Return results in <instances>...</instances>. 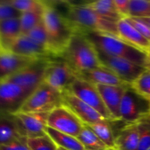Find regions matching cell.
Instances as JSON below:
<instances>
[{
  "label": "cell",
  "mask_w": 150,
  "mask_h": 150,
  "mask_svg": "<svg viewBox=\"0 0 150 150\" xmlns=\"http://www.w3.org/2000/svg\"><path fill=\"white\" fill-rule=\"evenodd\" d=\"M100 52L125 59L138 65L150 68L149 54L130 45L119 37L100 32L81 31Z\"/></svg>",
  "instance_id": "cell-1"
},
{
  "label": "cell",
  "mask_w": 150,
  "mask_h": 150,
  "mask_svg": "<svg viewBox=\"0 0 150 150\" xmlns=\"http://www.w3.org/2000/svg\"><path fill=\"white\" fill-rule=\"evenodd\" d=\"M42 23L54 56L61 58L70 39L78 29L65 15L59 11L49 1H47L44 10Z\"/></svg>",
  "instance_id": "cell-2"
},
{
  "label": "cell",
  "mask_w": 150,
  "mask_h": 150,
  "mask_svg": "<svg viewBox=\"0 0 150 150\" xmlns=\"http://www.w3.org/2000/svg\"><path fill=\"white\" fill-rule=\"evenodd\" d=\"M61 58L78 74L102 65L98 50L80 30L73 35Z\"/></svg>",
  "instance_id": "cell-3"
},
{
  "label": "cell",
  "mask_w": 150,
  "mask_h": 150,
  "mask_svg": "<svg viewBox=\"0 0 150 150\" xmlns=\"http://www.w3.org/2000/svg\"><path fill=\"white\" fill-rule=\"evenodd\" d=\"M65 7L67 8L65 16L78 30L103 32L119 37L118 21L103 17L85 4L67 2Z\"/></svg>",
  "instance_id": "cell-4"
},
{
  "label": "cell",
  "mask_w": 150,
  "mask_h": 150,
  "mask_svg": "<svg viewBox=\"0 0 150 150\" xmlns=\"http://www.w3.org/2000/svg\"><path fill=\"white\" fill-rule=\"evenodd\" d=\"M62 104H63L62 94L42 83L28 97L19 111L49 113Z\"/></svg>",
  "instance_id": "cell-5"
},
{
  "label": "cell",
  "mask_w": 150,
  "mask_h": 150,
  "mask_svg": "<svg viewBox=\"0 0 150 150\" xmlns=\"http://www.w3.org/2000/svg\"><path fill=\"white\" fill-rule=\"evenodd\" d=\"M77 78L78 73L62 58H51L45 70L43 83L62 94L68 91Z\"/></svg>",
  "instance_id": "cell-6"
},
{
  "label": "cell",
  "mask_w": 150,
  "mask_h": 150,
  "mask_svg": "<svg viewBox=\"0 0 150 150\" xmlns=\"http://www.w3.org/2000/svg\"><path fill=\"white\" fill-rule=\"evenodd\" d=\"M150 114V101L139 95L131 85L127 86L120 105L121 120L125 123H136Z\"/></svg>",
  "instance_id": "cell-7"
},
{
  "label": "cell",
  "mask_w": 150,
  "mask_h": 150,
  "mask_svg": "<svg viewBox=\"0 0 150 150\" xmlns=\"http://www.w3.org/2000/svg\"><path fill=\"white\" fill-rule=\"evenodd\" d=\"M50 59L36 60L4 80L18 85L31 95L43 83L45 72Z\"/></svg>",
  "instance_id": "cell-8"
},
{
  "label": "cell",
  "mask_w": 150,
  "mask_h": 150,
  "mask_svg": "<svg viewBox=\"0 0 150 150\" xmlns=\"http://www.w3.org/2000/svg\"><path fill=\"white\" fill-rule=\"evenodd\" d=\"M48 127L77 138L84 124L64 103L54 108L48 114Z\"/></svg>",
  "instance_id": "cell-9"
},
{
  "label": "cell",
  "mask_w": 150,
  "mask_h": 150,
  "mask_svg": "<svg viewBox=\"0 0 150 150\" xmlns=\"http://www.w3.org/2000/svg\"><path fill=\"white\" fill-rule=\"evenodd\" d=\"M68 92L92 107L105 120L114 121L95 84L79 77L70 85Z\"/></svg>",
  "instance_id": "cell-10"
},
{
  "label": "cell",
  "mask_w": 150,
  "mask_h": 150,
  "mask_svg": "<svg viewBox=\"0 0 150 150\" xmlns=\"http://www.w3.org/2000/svg\"><path fill=\"white\" fill-rule=\"evenodd\" d=\"M98 52L102 65L110 69L128 84L131 85L140 75L148 69L125 59L108 56L98 51Z\"/></svg>",
  "instance_id": "cell-11"
},
{
  "label": "cell",
  "mask_w": 150,
  "mask_h": 150,
  "mask_svg": "<svg viewBox=\"0 0 150 150\" xmlns=\"http://www.w3.org/2000/svg\"><path fill=\"white\" fill-rule=\"evenodd\" d=\"M29 95L18 85L10 81H0V112H18Z\"/></svg>",
  "instance_id": "cell-12"
},
{
  "label": "cell",
  "mask_w": 150,
  "mask_h": 150,
  "mask_svg": "<svg viewBox=\"0 0 150 150\" xmlns=\"http://www.w3.org/2000/svg\"><path fill=\"white\" fill-rule=\"evenodd\" d=\"M50 113V112H49ZM49 113H14L25 136L36 138L47 134V120Z\"/></svg>",
  "instance_id": "cell-13"
},
{
  "label": "cell",
  "mask_w": 150,
  "mask_h": 150,
  "mask_svg": "<svg viewBox=\"0 0 150 150\" xmlns=\"http://www.w3.org/2000/svg\"><path fill=\"white\" fill-rule=\"evenodd\" d=\"M62 100L63 103L67 105L84 125H89L105 120L96 110L68 91L62 93Z\"/></svg>",
  "instance_id": "cell-14"
},
{
  "label": "cell",
  "mask_w": 150,
  "mask_h": 150,
  "mask_svg": "<svg viewBox=\"0 0 150 150\" xmlns=\"http://www.w3.org/2000/svg\"><path fill=\"white\" fill-rule=\"evenodd\" d=\"M103 101L114 121H122L120 116V105L127 86H108L95 84Z\"/></svg>",
  "instance_id": "cell-15"
},
{
  "label": "cell",
  "mask_w": 150,
  "mask_h": 150,
  "mask_svg": "<svg viewBox=\"0 0 150 150\" xmlns=\"http://www.w3.org/2000/svg\"><path fill=\"white\" fill-rule=\"evenodd\" d=\"M9 51L33 59L54 58L41 45L26 35H21L10 47Z\"/></svg>",
  "instance_id": "cell-16"
},
{
  "label": "cell",
  "mask_w": 150,
  "mask_h": 150,
  "mask_svg": "<svg viewBox=\"0 0 150 150\" xmlns=\"http://www.w3.org/2000/svg\"><path fill=\"white\" fill-rule=\"evenodd\" d=\"M25 137L16 116L11 113L0 112V146Z\"/></svg>",
  "instance_id": "cell-17"
},
{
  "label": "cell",
  "mask_w": 150,
  "mask_h": 150,
  "mask_svg": "<svg viewBox=\"0 0 150 150\" xmlns=\"http://www.w3.org/2000/svg\"><path fill=\"white\" fill-rule=\"evenodd\" d=\"M36 60L10 51L0 52V81L7 79Z\"/></svg>",
  "instance_id": "cell-18"
},
{
  "label": "cell",
  "mask_w": 150,
  "mask_h": 150,
  "mask_svg": "<svg viewBox=\"0 0 150 150\" xmlns=\"http://www.w3.org/2000/svg\"><path fill=\"white\" fill-rule=\"evenodd\" d=\"M79 78L88 81L94 84L108 86H127L130 85L122 80L117 75L108 67L101 65L97 68L78 74Z\"/></svg>",
  "instance_id": "cell-19"
},
{
  "label": "cell",
  "mask_w": 150,
  "mask_h": 150,
  "mask_svg": "<svg viewBox=\"0 0 150 150\" xmlns=\"http://www.w3.org/2000/svg\"><path fill=\"white\" fill-rule=\"evenodd\" d=\"M117 29L120 39L149 54L150 41L136 30L125 18H123L117 22Z\"/></svg>",
  "instance_id": "cell-20"
},
{
  "label": "cell",
  "mask_w": 150,
  "mask_h": 150,
  "mask_svg": "<svg viewBox=\"0 0 150 150\" xmlns=\"http://www.w3.org/2000/svg\"><path fill=\"white\" fill-rule=\"evenodd\" d=\"M139 132L137 123H125L115 136L116 150H138Z\"/></svg>",
  "instance_id": "cell-21"
},
{
  "label": "cell",
  "mask_w": 150,
  "mask_h": 150,
  "mask_svg": "<svg viewBox=\"0 0 150 150\" xmlns=\"http://www.w3.org/2000/svg\"><path fill=\"white\" fill-rule=\"evenodd\" d=\"M21 35L20 18L0 21V44L4 51H9L12 45Z\"/></svg>",
  "instance_id": "cell-22"
},
{
  "label": "cell",
  "mask_w": 150,
  "mask_h": 150,
  "mask_svg": "<svg viewBox=\"0 0 150 150\" xmlns=\"http://www.w3.org/2000/svg\"><path fill=\"white\" fill-rule=\"evenodd\" d=\"M84 4L97 12L101 16L109 20L117 22L123 18L117 10L114 0H97L86 2Z\"/></svg>",
  "instance_id": "cell-23"
},
{
  "label": "cell",
  "mask_w": 150,
  "mask_h": 150,
  "mask_svg": "<svg viewBox=\"0 0 150 150\" xmlns=\"http://www.w3.org/2000/svg\"><path fill=\"white\" fill-rule=\"evenodd\" d=\"M112 121L105 120L103 121L87 125L99 139L106 145L109 149H115V134L111 127Z\"/></svg>",
  "instance_id": "cell-24"
},
{
  "label": "cell",
  "mask_w": 150,
  "mask_h": 150,
  "mask_svg": "<svg viewBox=\"0 0 150 150\" xmlns=\"http://www.w3.org/2000/svg\"><path fill=\"white\" fill-rule=\"evenodd\" d=\"M47 134L58 147L67 150H86L80 141L75 136L57 131L50 127H47Z\"/></svg>",
  "instance_id": "cell-25"
},
{
  "label": "cell",
  "mask_w": 150,
  "mask_h": 150,
  "mask_svg": "<svg viewBox=\"0 0 150 150\" xmlns=\"http://www.w3.org/2000/svg\"><path fill=\"white\" fill-rule=\"evenodd\" d=\"M77 139L86 150H109L106 145L86 125H84Z\"/></svg>",
  "instance_id": "cell-26"
},
{
  "label": "cell",
  "mask_w": 150,
  "mask_h": 150,
  "mask_svg": "<svg viewBox=\"0 0 150 150\" xmlns=\"http://www.w3.org/2000/svg\"><path fill=\"white\" fill-rule=\"evenodd\" d=\"M43 10L22 13L20 16L21 35H26L32 29L42 22Z\"/></svg>",
  "instance_id": "cell-27"
},
{
  "label": "cell",
  "mask_w": 150,
  "mask_h": 150,
  "mask_svg": "<svg viewBox=\"0 0 150 150\" xmlns=\"http://www.w3.org/2000/svg\"><path fill=\"white\" fill-rule=\"evenodd\" d=\"M26 35H27L29 38H30L31 39L33 40L35 42H36L37 43L39 44L44 49L46 50L54 58H57L54 56V53H53L52 48H51V43H50L49 39H48V35H47V32L45 31V27L43 26V23L42 22L41 23H40L39 25H38L37 26H35L34 29H32L30 32H28Z\"/></svg>",
  "instance_id": "cell-28"
},
{
  "label": "cell",
  "mask_w": 150,
  "mask_h": 150,
  "mask_svg": "<svg viewBox=\"0 0 150 150\" xmlns=\"http://www.w3.org/2000/svg\"><path fill=\"white\" fill-rule=\"evenodd\" d=\"M7 3L20 13L45 9L47 1L40 0H5Z\"/></svg>",
  "instance_id": "cell-29"
},
{
  "label": "cell",
  "mask_w": 150,
  "mask_h": 150,
  "mask_svg": "<svg viewBox=\"0 0 150 150\" xmlns=\"http://www.w3.org/2000/svg\"><path fill=\"white\" fill-rule=\"evenodd\" d=\"M136 123L139 132L138 150H147L150 148V114L144 117Z\"/></svg>",
  "instance_id": "cell-30"
},
{
  "label": "cell",
  "mask_w": 150,
  "mask_h": 150,
  "mask_svg": "<svg viewBox=\"0 0 150 150\" xmlns=\"http://www.w3.org/2000/svg\"><path fill=\"white\" fill-rule=\"evenodd\" d=\"M129 17L150 18L149 0H130Z\"/></svg>",
  "instance_id": "cell-31"
},
{
  "label": "cell",
  "mask_w": 150,
  "mask_h": 150,
  "mask_svg": "<svg viewBox=\"0 0 150 150\" xmlns=\"http://www.w3.org/2000/svg\"><path fill=\"white\" fill-rule=\"evenodd\" d=\"M131 86L139 95L150 101V68L140 75Z\"/></svg>",
  "instance_id": "cell-32"
},
{
  "label": "cell",
  "mask_w": 150,
  "mask_h": 150,
  "mask_svg": "<svg viewBox=\"0 0 150 150\" xmlns=\"http://www.w3.org/2000/svg\"><path fill=\"white\" fill-rule=\"evenodd\" d=\"M27 144L31 150H57L58 146L48 134L43 136L27 139Z\"/></svg>",
  "instance_id": "cell-33"
},
{
  "label": "cell",
  "mask_w": 150,
  "mask_h": 150,
  "mask_svg": "<svg viewBox=\"0 0 150 150\" xmlns=\"http://www.w3.org/2000/svg\"><path fill=\"white\" fill-rule=\"evenodd\" d=\"M21 13L7 3L5 0H0V21L14 18H20Z\"/></svg>",
  "instance_id": "cell-34"
},
{
  "label": "cell",
  "mask_w": 150,
  "mask_h": 150,
  "mask_svg": "<svg viewBox=\"0 0 150 150\" xmlns=\"http://www.w3.org/2000/svg\"><path fill=\"white\" fill-rule=\"evenodd\" d=\"M128 23H130L135 29L139 31L143 36L150 41V28L136 18L127 17L124 18Z\"/></svg>",
  "instance_id": "cell-35"
},
{
  "label": "cell",
  "mask_w": 150,
  "mask_h": 150,
  "mask_svg": "<svg viewBox=\"0 0 150 150\" xmlns=\"http://www.w3.org/2000/svg\"><path fill=\"white\" fill-rule=\"evenodd\" d=\"M27 139L25 137L7 144L1 145L0 150H31L27 144Z\"/></svg>",
  "instance_id": "cell-36"
},
{
  "label": "cell",
  "mask_w": 150,
  "mask_h": 150,
  "mask_svg": "<svg viewBox=\"0 0 150 150\" xmlns=\"http://www.w3.org/2000/svg\"><path fill=\"white\" fill-rule=\"evenodd\" d=\"M114 4L120 14L123 18L129 17L130 0H114Z\"/></svg>",
  "instance_id": "cell-37"
},
{
  "label": "cell",
  "mask_w": 150,
  "mask_h": 150,
  "mask_svg": "<svg viewBox=\"0 0 150 150\" xmlns=\"http://www.w3.org/2000/svg\"><path fill=\"white\" fill-rule=\"evenodd\" d=\"M139 20H140L141 21H142L143 23H144L145 24L147 25L150 28V18H136Z\"/></svg>",
  "instance_id": "cell-38"
},
{
  "label": "cell",
  "mask_w": 150,
  "mask_h": 150,
  "mask_svg": "<svg viewBox=\"0 0 150 150\" xmlns=\"http://www.w3.org/2000/svg\"><path fill=\"white\" fill-rule=\"evenodd\" d=\"M2 51H4V49H3L2 47H1V44H0V52H2Z\"/></svg>",
  "instance_id": "cell-39"
},
{
  "label": "cell",
  "mask_w": 150,
  "mask_h": 150,
  "mask_svg": "<svg viewBox=\"0 0 150 150\" xmlns=\"http://www.w3.org/2000/svg\"><path fill=\"white\" fill-rule=\"evenodd\" d=\"M57 150H67V149H63V148H61V147H58Z\"/></svg>",
  "instance_id": "cell-40"
},
{
  "label": "cell",
  "mask_w": 150,
  "mask_h": 150,
  "mask_svg": "<svg viewBox=\"0 0 150 150\" xmlns=\"http://www.w3.org/2000/svg\"><path fill=\"white\" fill-rule=\"evenodd\" d=\"M149 58H150V47H149Z\"/></svg>",
  "instance_id": "cell-41"
},
{
  "label": "cell",
  "mask_w": 150,
  "mask_h": 150,
  "mask_svg": "<svg viewBox=\"0 0 150 150\" xmlns=\"http://www.w3.org/2000/svg\"><path fill=\"white\" fill-rule=\"evenodd\" d=\"M147 150H150V148H149V149H148Z\"/></svg>",
  "instance_id": "cell-42"
},
{
  "label": "cell",
  "mask_w": 150,
  "mask_h": 150,
  "mask_svg": "<svg viewBox=\"0 0 150 150\" xmlns=\"http://www.w3.org/2000/svg\"><path fill=\"white\" fill-rule=\"evenodd\" d=\"M110 150H116V149H110Z\"/></svg>",
  "instance_id": "cell-43"
},
{
  "label": "cell",
  "mask_w": 150,
  "mask_h": 150,
  "mask_svg": "<svg viewBox=\"0 0 150 150\" xmlns=\"http://www.w3.org/2000/svg\"><path fill=\"white\" fill-rule=\"evenodd\" d=\"M109 150H110V149H109Z\"/></svg>",
  "instance_id": "cell-44"
}]
</instances>
